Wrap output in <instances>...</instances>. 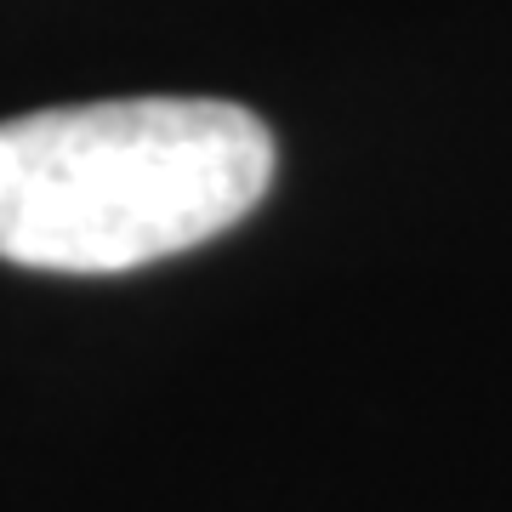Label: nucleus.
<instances>
[{
	"mask_svg": "<svg viewBox=\"0 0 512 512\" xmlns=\"http://www.w3.org/2000/svg\"><path fill=\"white\" fill-rule=\"evenodd\" d=\"M274 183V131L222 97H114L0 120V262L131 274L228 234Z\"/></svg>",
	"mask_w": 512,
	"mask_h": 512,
	"instance_id": "obj_1",
	"label": "nucleus"
}]
</instances>
